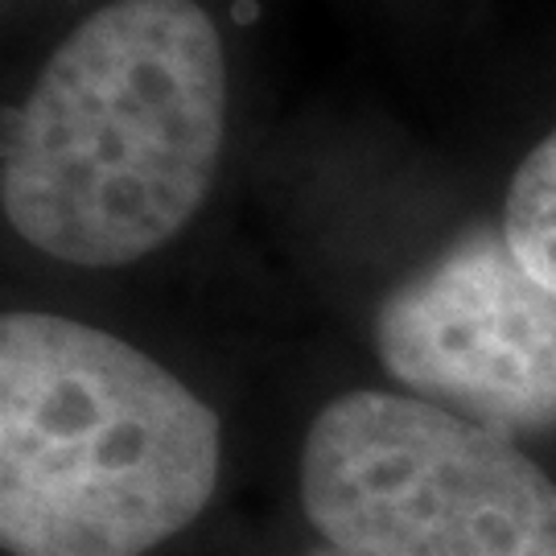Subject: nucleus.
Wrapping results in <instances>:
<instances>
[{
    "label": "nucleus",
    "instance_id": "f257e3e1",
    "mask_svg": "<svg viewBox=\"0 0 556 556\" xmlns=\"http://www.w3.org/2000/svg\"><path fill=\"white\" fill-rule=\"evenodd\" d=\"M227 96L223 34L199 0H108L4 112V223L79 268L153 256L211 199Z\"/></svg>",
    "mask_w": 556,
    "mask_h": 556
},
{
    "label": "nucleus",
    "instance_id": "f03ea898",
    "mask_svg": "<svg viewBox=\"0 0 556 556\" xmlns=\"http://www.w3.org/2000/svg\"><path fill=\"white\" fill-rule=\"evenodd\" d=\"M215 408L100 326L0 318V544L13 556H144L215 498Z\"/></svg>",
    "mask_w": 556,
    "mask_h": 556
},
{
    "label": "nucleus",
    "instance_id": "7ed1b4c3",
    "mask_svg": "<svg viewBox=\"0 0 556 556\" xmlns=\"http://www.w3.org/2000/svg\"><path fill=\"white\" fill-rule=\"evenodd\" d=\"M301 507L351 556H556L553 478L420 396L330 400L301 445Z\"/></svg>",
    "mask_w": 556,
    "mask_h": 556
},
{
    "label": "nucleus",
    "instance_id": "20e7f679",
    "mask_svg": "<svg viewBox=\"0 0 556 556\" xmlns=\"http://www.w3.org/2000/svg\"><path fill=\"white\" fill-rule=\"evenodd\" d=\"M376 351L413 396L503 438L556 429V293L478 223L404 277L376 314Z\"/></svg>",
    "mask_w": 556,
    "mask_h": 556
},
{
    "label": "nucleus",
    "instance_id": "39448f33",
    "mask_svg": "<svg viewBox=\"0 0 556 556\" xmlns=\"http://www.w3.org/2000/svg\"><path fill=\"white\" fill-rule=\"evenodd\" d=\"M503 231L523 268L556 293V128L511 174Z\"/></svg>",
    "mask_w": 556,
    "mask_h": 556
},
{
    "label": "nucleus",
    "instance_id": "423d86ee",
    "mask_svg": "<svg viewBox=\"0 0 556 556\" xmlns=\"http://www.w3.org/2000/svg\"><path fill=\"white\" fill-rule=\"evenodd\" d=\"M305 556H351V553H342V548H330V544H326V548H314V553H305Z\"/></svg>",
    "mask_w": 556,
    "mask_h": 556
}]
</instances>
